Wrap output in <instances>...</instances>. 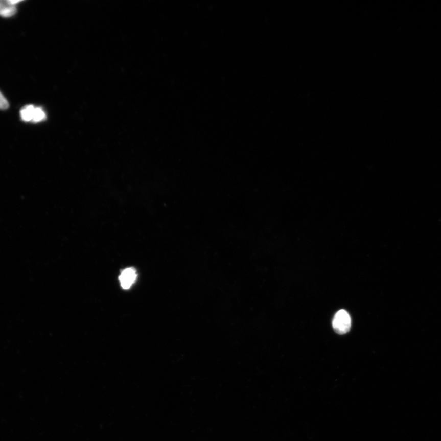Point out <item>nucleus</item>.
<instances>
[{
	"instance_id": "obj_3",
	"label": "nucleus",
	"mask_w": 441,
	"mask_h": 441,
	"mask_svg": "<svg viewBox=\"0 0 441 441\" xmlns=\"http://www.w3.org/2000/svg\"><path fill=\"white\" fill-rule=\"evenodd\" d=\"M17 12L15 5L12 4L11 0H0V16L10 17Z\"/></svg>"
},
{
	"instance_id": "obj_1",
	"label": "nucleus",
	"mask_w": 441,
	"mask_h": 441,
	"mask_svg": "<svg viewBox=\"0 0 441 441\" xmlns=\"http://www.w3.org/2000/svg\"><path fill=\"white\" fill-rule=\"evenodd\" d=\"M333 328L338 334L343 335L350 331L351 319L350 314L344 310L336 313L332 322Z\"/></svg>"
},
{
	"instance_id": "obj_4",
	"label": "nucleus",
	"mask_w": 441,
	"mask_h": 441,
	"mask_svg": "<svg viewBox=\"0 0 441 441\" xmlns=\"http://www.w3.org/2000/svg\"><path fill=\"white\" fill-rule=\"evenodd\" d=\"M35 110V107H34L33 105H29V106L24 107L20 110L21 119L25 122L33 121Z\"/></svg>"
},
{
	"instance_id": "obj_5",
	"label": "nucleus",
	"mask_w": 441,
	"mask_h": 441,
	"mask_svg": "<svg viewBox=\"0 0 441 441\" xmlns=\"http://www.w3.org/2000/svg\"><path fill=\"white\" fill-rule=\"evenodd\" d=\"M45 118V114L41 108L35 107V113H34V117L33 119V122H39L42 121V120H44Z\"/></svg>"
},
{
	"instance_id": "obj_2",
	"label": "nucleus",
	"mask_w": 441,
	"mask_h": 441,
	"mask_svg": "<svg viewBox=\"0 0 441 441\" xmlns=\"http://www.w3.org/2000/svg\"><path fill=\"white\" fill-rule=\"evenodd\" d=\"M137 278L136 271L133 268H128L123 270L119 277L120 282L122 288L129 289Z\"/></svg>"
},
{
	"instance_id": "obj_6",
	"label": "nucleus",
	"mask_w": 441,
	"mask_h": 441,
	"mask_svg": "<svg viewBox=\"0 0 441 441\" xmlns=\"http://www.w3.org/2000/svg\"><path fill=\"white\" fill-rule=\"evenodd\" d=\"M9 107V103L6 99L0 92V109L6 110Z\"/></svg>"
}]
</instances>
